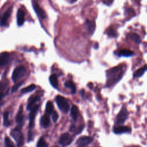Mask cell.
<instances>
[{
  "label": "cell",
  "mask_w": 147,
  "mask_h": 147,
  "mask_svg": "<svg viewBox=\"0 0 147 147\" xmlns=\"http://www.w3.org/2000/svg\"><path fill=\"white\" fill-rule=\"evenodd\" d=\"M127 37L129 38H130L131 40L134 41L137 44H139L141 42V38L138 34L135 33H130L128 34Z\"/></svg>",
  "instance_id": "cell-18"
},
{
  "label": "cell",
  "mask_w": 147,
  "mask_h": 147,
  "mask_svg": "<svg viewBox=\"0 0 147 147\" xmlns=\"http://www.w3.org/2000/svg\"><path fill=\"white\" fill-rule=\"evenodd\" d=\"M134 55V52L128 50V49H122L119 51L118 53L119 56H125V57H130Z\"/></svg>",
  "instance_id": "cell-21"
},
{
  "label": "cell",
  "mask_w": 147,
  "mask_h": 147,
  "mask_svg": "<svg viewBox=\"0 0 147 147\" xmlns=\"http://www.w3.org/2000/svg\"><path fill=\"white\" fill-rule=\"evenodd\" d=\"M37 147H48L47 143L43 137H40L38 140L37 144Z\"/></svg>",
  "instance_id": "cell-27"
},
{
  "label": "cell",
  "mask_w": 147,
  "mask_h": 147,
  "mask_svg": "<svg viewBox=\"0 0 147 147\" xmlns=\"http://www.w3.org/2000/svg\"><path fill=\"white\" fill-rule=\"evenodd\" d=\"M146 71V65H144V67L139 68L138 69L136 70L134 74H133V77L134 78H140L141 76H142L144 73L145 72V71Z\"/></svg>",
  "instance_id": "cell-19"
},
{
  "label": "cell",
  "mask_w": 147,
  "mask_h": 147,
  "mask_svg": "<svg viewBox=\"0 0 147 147\" xmlns=\"http://www.w3.org/2000/svg\"><path fill=\"white\" fill-rule=\"evenodd\" d=\"M22 84H23V82H20V83H17L14 86H13V87H12V88H11V92H15L16 91H17L18 89V88L21 86H22Z\"/></svg>",
  "instance_id": "cell-30"
},
{
  "label": "cell",
  "mask_w": 147,
  "mask_h": 147,
  "mask_svg": "<svg viewBox=\"0 0 147 147\" xmlns=\"http://www.w3.org/2000/svg\"><path fill=\"white\" fill-rule=\"evenodd\" d=\"M12 8H13L12 6H10L5 11V12L3 14L1 18H0V25L1 26H3L6 25L7 21L11 16V11H12Z\"/></svg>",
  "instance_id": "cell-9"
},
{
  "label": "cell",
  "mask_w": 147,
  "mask_h": 147,
  "mask_svg": "<svg viewBox=\"0 0 147 147\" xmlns=\"http://www.w3.org/2000/svg\"><path fill=\"white\" fill-rule=\"evenodd\" d=\"M86 28L90 34H92L95 30V24L94 21L87 20L85 22Z\"/></svg>",
  "instance_id": "cell-17"
},
{
  "label": "cell",
  "mask_w": 147,
  "mask_h": 147,
  "mask_svg": "<svg viewBox=\"0 0 147 147\" xmlns=\"http://www.w3.org/2000/svg\"><path fill=\"white\" fill-rule=\"evenodd\" d=\"M25 21V11L22 9H18L17 13V22L18 26L23 25Z\"/></svg>",
  "instance_id": "cell-11"
},
{
  "label": "cell",
  "mask_w": 147,
  "mask_h": 147,
  "mask_svg": "<svg viewBox=\"0 0 147 147\" xmlns=\"http://www.w3.org/2000/svg\"><path fill=\"white\" fill-rule=\"evenodd\" d=\"M40 125L42 127L44 128L48 127L50 125V118L49 117V115L47 114L43 115L40 118Z\"/></svg>",
  "instance_id": "cell-16"
},
{
  "label": "cell",
  "mask_w": 147,
  "mask_h": 147,
  "mask_svg": "<svg viewBox=\"0 0 147 147\" xmlns=\"http://www.w3.org/2000/svg\"><path fill=\"white\" fill-rule=\"evenodd\" d=\"M36 88V86L35 84H30L28 86H27L25 88H24L21 90V92L23 93V94H25V93H28V92H30L33 90H34Z\"/></svg>",
  "instance_id": "cell-25"
},
{
  "label": "cell",
  "mask_w": 147,
  "mask_h": 147,
  "mask_svg": "<svg viewBox=\"0 0 147 147\" xmlns=\"http://www.w3.org/2000/svg\"><path fill=\"white\" fill-rule=\"evenodd\" d=\"M5 144H6V147H15L13 142L10 139L9 137H6L5 138Z\"/></svg>",
  "instance_id": "cell-29"
},
{
  "label": "cell",
  "mask_w": 147,
  "mask_h": 147,
  "mask_svg": "<svg viewBox=\"0 0 147 147\" xmlns=\"http://www.w3.org/2000/svg\"><path fill=\"white\" fill-rule=\"evenodd\" d=\"M41 97L39 95H32L28 100V104L26 109L28 110H30L36 105V103L40 101Z\"/></svg>",
  "instance_id": "cell-10"
},
{
  "label": "cell",
  "mask_w": 147,
  "mask_h": 147,
  "mask_svg": "<svg viewBox=\"0 0 147 147\" xmlns=\"http://www.w3.org/2000/svg\"><path fill=\"white\" fill-rule=\"evenodd\" d=\"M3 97V92H0V102Z\"/></svg>",
  "instance_id": "cell-34"
},
{
  "label": "cell",
  "mask_w": 147,
  "mask_h": 147,
  "mask_svg": "<svg viewBox=\"0 0 147 147\" xmlns=\"http://www.w3.org/2000/svg\"><path fill=\"white\" fill-rule=\"evenodd\" d=\"M107 34H108L109 36L110 37H116L117 34V32H115V30L111 28H110L107 29Z\"/></svg>",
  "instance_id": "cell-28"
},
{
  "label": "cell",
  "mask_w": 147,
  "mask_h": 147,
  "mask_svg": "<svg viewBox=\"0 0 147 147\" xmlns=\"http://www.w3.org/2000/svg\"><path fill=\"white\" fill-rule=\"evenodd\" d=\"M123 75V68L121 65L110 69L106 74L107 86L110 87L117 83Z\"/></svg>",
  "instance_id": "cell-1"
},
{
  "label": "cell",
  "mask_w": 147,
  "mask_h": 147,
  "mask_svg": "<svg viewBox=\"0 0 147 147\" xmlns=\"http://www.w3.org/2000/svg\"><path fill=\"white\" fill-rule=\"evenodd\" d=\"M50 83L51 85L55 88H57L58 87V80H57V77L56 75L53 74L49 76V78Z\"/></svg>",
  "instance_id": "cell-22"
},
{
  "label": "cell",
  "mask_w": 147,
  "mask_h": 147,
  "mask_svg": "<svg viewBox=\"0 0 147 147\" xmlns=\"http://www.w3.org/2000/svg\"><path fill=\"white\" fill-rule=\"evenodd\" d=\"M33 137V133L32 131H29V133H28V141H31L32 140V138Z\"/></svg>",
  "instance_id": "cell-33"
},
{
  "label": "cell",
  "mask_w": 147,
  "mask_h": 147,
  "mask_svg": "<svg viewBox=\"0 0 147 147\" xmlns=\"http://www.w3.org/2000/svg\"><path fill=\"white\" fill-rule=\"evenodd\" d=\"M52 118L53 119V121L54 122H56V121H57L58 119V118H59V115H58V113L56 111H53L52 114Z\"/></svg>",
  "instance_id": "cell-31"
},
{
  "label": "cell",
  "mask_w": 147,
  "mask_h": 147,
  "mask_svg": "<svg viewBox=\"0 0 147 147\" xmlns=\"http://www.w3.org/2000/svg\"><path fill=\"white\" fill-rule=\"evenodd\" d=\"M24 117L23 114V107L22 105H21L16 117V120L17 123L19 125L22 126L24 122Z\"/></svg>",
  "instance_id": "cell-14"
},
{
  "label": "cell",
  "mask_w": 147,
  "mask_h": 147,
  "mask_svg": "<svg viewBox=\"0 0 147 147\" xmlns=\"http://www.w3.org/2000/svg\"><path fill=\"white\" fill-rule=\"evenodd\" d=\"M77 1H68V2L70 3H74L75 2H76Z\"/></svg>",
  "instance_id": "cell-35"
},
{
  "label": "cell",
  "mask_w": 147,
  "mask_h": 147,
  "mask_svg": "<svg viewBox=\"0 0 147 147\" xmlns=\"http://www.w3.org/2000/svg\"><path fill=\"white\" fill-rule=\"evenodd\" d=\"M57 105L63 113H67L69 109V104L67 100L61 95H57L55 98Z\"/></svg>",
  "instance_id": "cell-2"
},
{
  "label": "cell",
  "mask_w": 147,
  "mask_h": 147,
  "mask_svg": "<svg viewBox=\"0 0 147 147\" xmlns=\"http://www.w3.org/2000/svg\"><path fill=\"white\" fill-rule=\"evenodd\" d=\"M11 136L16 141L18 147H21L24 144V136L19 128L13 129L10 133Z\"/></svg>",
  "instance_id": "cell-3"
},
{
  "label": "cell",
  "mask_w": 147,
  "mask_h": 147,
  "mask_svg": "<svg viewBox=\"0 0 147 147\" xmlns=\"http://www.w3.org/2000/svg\"><path fill=\"white\" fill-rule=\"evenodd\" d=\"M129 116V113L125 106H123L116 117V123L118 125L123 124Z\"/></svg>",
  "instance_id": "cell-5"
},
{
  "label": "cell",
  "mask_w": 147,
  "mask_h": 147,
  "mask_svg": "<svg viewBox=\"0 0 147 147\" xmlns=\"http://www.w3.org/2000/svg\"><path fill=\"white\" fill-rule=\"evenodd\" d=\"M92 138L88 136H82L79 138L76 141V144L79 145L85 146L88 145L92 141Z\"/></svg>",
  "instance_id": "cell-12"
},
{
  "label": "cell",
  "mask_w": 147,
  "mask_h": 147,
  "mask_svg": "<svg viewBox=\"0 0 147 147\" xmlns=\"http://www.w3.org/2000/svg\"><path fill=\"white\" fill-rule=\"evenodd\" d=\"M40 107V105H36L34 107H33L30 111L29 114V127L30 129H32L34 127V119L36 114L38 112V109Z\"/></svg>",
  "instance_id": "cell-7"
},
{
  "label": "cell",
  "mask_w": 147,
  "mask_h": 147,
  "mask_svg": "<svg viewBox=\"0 0 147 147\" xmlns=\"http://www.w3.org/2000/svg\"><path fill=\"white\" fill-rule=\"evenodd\" d=\"M131 129L130 127L126 126H119L118 127H115L113 129V131L115 134H122L126 133H130Z\"/></svg>",
  "instance_id": "cell-13"
},
{
  "label": "cell",
  "mask_w": 147,
  "mask_h": 147,
  "mask_svg": "<svg viewBox=\"0 0 147 147\" xmlns=\"http://www.w3.org/2000/svg\"><path fill=\"white\" fill-rule=\"evenodd\" d=\"M53 105L52 102L48 101L46 104L45 107V113L47 114H51L52 113L53 111Z\"/></svg>",
  "instance_id": "cell-24"
},
{
  "label": "cell",
  "mask_w": 147,
  "mask_h": 147,
  "mask_svg": "<svg viewBox=\"0 0 147 147\" xmlns=\"http://www.w3.org/2000/svg\"><path fill=\"white\" fill-rule=\"evenodd\" d=\"M32 6L34 9V11L37 14L38 17L41 19H45L47 17V14L45 11L40 6L38 3L36 1L32 2Z\"/></svg>",
  "instance_id": "cell-8"
},
{
  "label": "cell",
  "mask_w": 147,
  "mask_h": 147,
  "mask_svg": "<svg viewBox=\"0 0 147 147\" xmlns=\"http://www.w3.org/2000/svg\"><path fill=\"white\" fill-rule=\"evenodd\" d=\"M64 85L66 88H69L71 90V92H72V94L75 93V92H76V86H75V84H74V83L72 81L67 80L64 83Z\"/></svg>",
  "instance_id": "cell-20"
},
{
  "label": "cell",
  "mask_w": 147,
  "mask_h": 147,
  "mask_svg": "<svg viewBox=\"0 0 147 147\" xmlns=\"http://www.w3.org/2000/svg\"><path fill=\"white\" fill-rule=\"evenodd\" d=\"M26 69L24 66H20L15 68L12 74V80L14 83H17L25 74Z\"/></svg>",
  "instance_id": "cell-4"
},
{
  "label": "cell",
  "mask_w": 147,
  "mask_h": 147,
  "mask_svg": "<svg viewBox=\"0 0 147 147\" xmlns=\"http://www.w3.org/2000/svg\"><path fill=\"white\" fill-rule=\"evenodd\" d=\"M11 122L9 119V112L5 111L3 114V125L5 126H9Z\"/></svg>",
  "instance_id": "cell-26"
},
{
  "label": "cell",
  "mask_w": 147,
  "mask_h": 147,
  "mask_svg": "<svg viewBox=\"0 0 147 147\" xmlns=\"http://www.w3.org/2000/svg\"><path fill=\"white\" fill-rule=\"evenodd\" d=\"M73 140L72 137L68 133H65L61 134L59 138V144L63 147L68 146L71 144Z\"/></svg>",
  "instance_id": "cell-6"
},
{
  "label": "cell",
  "mask_w": 147,
  "mask_h": 147,
  "mask_svg": "<svg viewBox=\"0 0 147 147\" xmlns=\"http://www.w3.org/2000/svg\"><path fill=\"white\" fill-rule=\"evenodd\" d=\"M10 59V54L7 52H2L0 54V66L6 65Z\"/></svg>",
  "instance_id": "cell-15"
},
{
  "label": "cell",
  "mask_w": 147,
  "mask_h": 147,
  "mask_svg": "<svg viewBox=\"0 0 147 147\" xmlns=\"http://www.w3.org/2000/svg\"><path fill=\"white\" fill-rule=\"evenodd\" d=\"M78 114H79L78 108L76 105H73L71 109V116L74 120L76 121L78 117Z\"/></svg>",
  "instance_id": "cell-23"
},
{
  "label": "cell",
  "mask_w": 147,
  "mask_h": 147,
  "mask_svg": "<svg viewBox=\"0 0 147 147\" xmlns=\"http://www.w3.org/2000/svg\"><path fill=\"white\" fill-rule=\"evenodd\" d=\"M114 1H108V0H106V1H102V2L107 5H110Z\"/></svg>",
  "instance_id": "cell-32"
},
{
  "label": "cell",
  "mask_w": 147,
  "mask_h": 147,
  "mask_svg": "<svg viewBox=\"0 0 147 147\" xmlns=\"http://www.w3.org/2000/svg\"><path fill=\"white\" fill-rule=\"evenodd\" d=\"M53 147H58L57 146H53Z\"/></svg>",
  "instance_id": "cell-36"
}]
</instances>
